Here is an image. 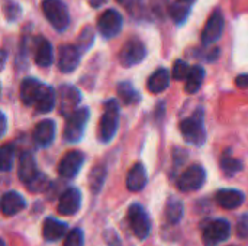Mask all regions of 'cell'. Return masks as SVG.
I'll use <instances>...</instances> for the list:
<instances>
[{
  "mask_svg": "<svg viewBox=\"0 0 248 246\" xmlns=\"http://www.w3.org/2000/svg\"><path fill=\"white\" fill-rule=\"evenodd\" d=\"M119 126V106L116 100H109L105 104V112L99 123V139L102 142H110L118 132Z\"/></svg>",
  "mask_w": 248,
  "mask_h": 246,
  "instance_id": "cell-1",
  "label": "cell"
},
{
  "mask_svg": "<svg viewBox=\"0 0 248 246\" xmlns=\"http://www.w3.org/2000/svg\"><path fill=\"white\" fill-rule=\"evenodd\" d=\"M90 117V112L87 107H81L74 110L70 116H67L65 125H64V132H62V138L67 142H78L84 133L86 125L89 122Z\"/></svg>",
  "mask_w": 248,
  "mask_h": 246,
  "instance_id": "cell-2",
  "label": "cell"
},
{
  "mask_svg": "<svg viewBox=\"0 0 248 246\" xmlns=\"http://www.w3.org/2000/svg\"><path fill=\"white\" fill-rule=\"evenodd\" d=\"M42 12L46 20L52 25L57 30L67 29L70 23V13L64 1L61 0H44L42 1Z\"/></svg>",
  "mask_w": 248,
  "mask_h": 246,
  "instance_id": "cell-3",
  "label": "cell"
},
{
  "mask_svg": "<svg viewBox=\"0 0 248 246\" xmlns=\"http://www.w3.org/2000/svg\"><path fill=\"white\" fill-rule=\"evenodd\" d=\"M128 219L134 235L141 241L147 239L151 232V220L145 209L138 203L132 204L128 210Z\"/></svg>",
  "mask_w": 248,
  "mask_h": 246,
  "instance_id": "cell-4",
  "label": "cell"
},
{
  "mask_svg": "<svg viewBox=\"0 0 248 246\" xmlns=\"http://www.w3.org/2000/svg\"><path fill=\"white\" fill-rule=\"evenodd\" d=\"M206 180V173L203 170V167L195 164L192 167H189L177 180V187L180 191L183 193H189V191H196L199 190L203 183Z\"/></svg>",
  "mask_w": 248,
  "mask_h": 246,
  "instance_id": "cell-5",
  "label": "cell"
},
{
  "mask_svg": "<svg viewBox=\"0 0 248 246\" xmlns=\"http://www.w3.org/2000/svg\"><path fill=\"white\" fill-rule=\"evenodd\" d=\"M147 55L145 45L140 39H129L124 43L119 52V61L124 67H134L140 64Z\"/></svg>",
  "mask_w": 248,
  "mask_h": 246,
  "instance_id": "cell-6",
  "label": "cell"
},
{
  "mask_svg": "<svg viewBox=\"0 0 248 246\" xmlns=\"http://www.w3.org/2000/svg\"><path fill=\"white\" fill-rule=\"evenodd\" d=\"M180 132L189 144H193L196 146H201L206 138L202 117H198V116L185 119L180 123Z\"/></svg>",
  "mask_w": 248,
  "mask_h": 246,
  "instance_id": "cell-7",
  "label": "cell"
},
{
  "mask_svg": "<svg viewBox=\"0 0 248 246\" xmlns=\"http://www.w3.org/2000/svg\"><path fill=\"white\" fill-rule=\"evenodd\" d=\"M231 235V226L227 220L218 219L206 225L203 231V241L208 246H215L225 242Z\"/></svg>",
  "mask_w": 248,
  "mask_h": 246,
  "instance_id": "cell-8",
  "label": "cell"
},
{
  "mask_svg": "<svg viewBox=\"0 0 248 246\" xmlns=\"http://www.w3.org/2000/svg\"><path fill=\"white\" fill-rule=\"evenodd\" d=\"M97 29L105 38H113L116 36L122 29V16L115 9H108L105 13L100 14L97 20Z\"/></svg>",
  "mask_w": 248,
  "mask_h": 246,
  "instance_id": "cell-9",
  "label": "cell"
},
{
  "mask_svg": "<svg viewBox=\"0 0 248 246\" xmlns=\"http://www.w3.org/2000/svg\"><path fill=\"white\" fill-rule=\"evenodd\" d=\"M81 101L80 91L73 86H61L58 90V109L62 116H70Z\"/></svg>",
  "mask_w": 248,
  "mask_h": 246,
  "instance_id": "cell-10",
  "label": "cell"
},
{
  "mask_svg": "<svg viewBox=\"0 0 248 246\" xmlns=\"http://www.w3.org/2000/svg\"><path fill=\"white\" fill-rule=\"evenodd\" d=\"M83 162H84L83 152H80V151H70L60 161L58 173L64 178H74L78 174V171L81 170Z\"/></svg>",
  "mask_w": 248,
  "mask_h": 246,
  "instance_id": "cell-11",
  "label": "cell"
},
{
  "mask_svg": "<svg viewBox=\"0 0 248 246\" xmlns=\"http://www.w3.org/2000/svg\"><path fill=\"white\" fill-rule=\"evenodd\" d=\"M81 59V52L78 46L74 45H62L60 48V54H58V67L62 72L68 74L73 72Z\"/></svg>",
  "mask_w": 248,
  "mask_h": 246,
  "instance_id": "cell-12",
  "label": "cell"
},
{
  "mask_svg": "<svg viewBox=\"0 0 248 246\" xmlns=\"http://www.w3.org/2000/svg\"><path fill=\"white\" fill-rule=\"evenodd\" d=\"M80 207H81V193L77 188L71 187L61 194L57 210L62 216H73L80 210Z\"/></svg>",
  "mask_w": 248,
  "mask_h": 246,
  "instance_id": "cell-13",
  "label": "cell"
},
{
  "mask_svg": "<svg viewBox=\"0 0 248 246\" xmlns=\"http://www.w3.org/2000/svg\"><path fill=\"white\" fill-rule=\"evenodd\" d=\"M224 32V16L219 10L214 12L209 17V20L205 25V29L202 32V42L205 45L215 43Z\"/></svg>",
  "mask_w": 248,
  "mask_h": 246,
  "instance_id": "cell-14",
  "label": "cell"
},
{
  "mask_svg": "<svg viewBox=\"0 0 248 246\" xmlns=\"http://www.w3.org/2000/svg\"><path fill=\"white\" fill-rule=\"evenodd\" d=\"M54 136H55V123L49 119L39 122L32 133L33 142L41 148L49 146L54 141Z\"/></svg>",
  "mask_w": 248,
  "mask_h": 246,
  "instance_id": "cell-15",
  "label": "cell"
},
{
  "mask_svg": "<svg viewBox=\"0 0 248 246\" xmlns=\"http://www.w3.org/2000/svg\"><path fill=\"white\" fill-rule=\"evenodd\" d=\"M25 207H26L25 199L16 191L6 193L0 200V209L4 216H15L19 212H22Z\"/></svg>",
  "mask_w": 248,
  "mask_h": 246,
  "instance_id": "cell-16",
  "label": "cell"
},
{
  "mask_svg": "<svg viewBox=\"0 0 248 246\" xmlns=\"http://www.w3.org/2000/svg\"><path fill=\"white\" fill-rule=\"evenodd\" d=\"M42 83L35 80V78H25L22 83H20V87H19V94H20V100L26 104V106H33L39 93H41V88H42Z\"/></svg>",
  "mask_w": 248,
  "mask_h": 246,
  "instance_id": "cell-17",
  "label": "cell"
},
{
  "mask_svg": "<svg viewBox=\"0 0 248 246\" xmlns=\"http://www.w3.org/2000/svg\"><path fill=\"white\" fill-rule=\"evenodd\" d=\"M17 175L19 180L25 184L32 181L38 175L36 162L31 152H23L19 158V167H17Z\"/></svg>",
  "mask_w": 248,
  "mask_h": 246,
  "instance_id": "cell-18",
  "label": "cell"
},
{
  "mask_svg": "<svg viewBox=\"0 0 248 246\" xmlns=\"http://www.w3.org/2000/svg\"><path fill=\"white\" fill-rule=\"evenodd\" d=\"M244 194L240 190L234 188H227V190H219L217 193V202L222 209L227 210H234L240 207L244 203Z\"/></svg>",
  "mask_w": 248,
  "mask_h": 246,
  "instance_id": "cell-19",
  "label": "cell"
},
{
  "mask_svg": "<svg viewBox=\"0 0 248 246\" xmlns=\"http://www.w3.org/2000/svg\"><path fill=\"white\" fill-rule=\"evenodd\" d=\"M55 97H57V94H55L54 88L44 84L42 88H41V93H39V96H38V99H36V101L33 104L35 110L38 113H42V115L49 113L55 106Z\"/></svg>",
  "mask_w": 248,
  "mask_h": 246,
  "instance_id": "cell-20",
  "label": "cell"
},
{
  "mask_svg": "<svg viewBox=\"0 0 248 246\" xmlns=\"http://www.w3.org/2000/svg\"><path fill=\"white\" fill-rule=\"evenodd\" d=\"M147 184V171L142 164H135L126 177V187L129 191H141Z\"/></svg>",
  "mask_w": 248,
  "mask_h": 246,
  "instance_id": "cell-21",
  "label": "cell"
},
{
  "mask_svg": "<svg viewBox=\"0 0 248 246\" xmlns=\"http://www.w3.org/2000/svg\"><path fill=\"white\" fill-rule=\"evenodd\" d=\"M67 233V225L57 219H45L42 225V236L49 242L61 239Z\"/></svg>",
  "mask_w": 248,
  "mask_h": 246,
  "instance_id": "cell-22",
  "label": "cell"
},
{
  "mask_svg": "<svg viewBox=\"0 0 248 246\" xmlns=\"http://www.w3.org/2000/svg\"><path fill=\"white\" fill-rule=\"evenodd\" d=\"M52 59H54L52 45L46 39L39 38L36 48H35V64L38 67L46 68L52 64Z\"/></svg>",
  "mask_w": 248,
  "mask_h": 246,
  "instance_id": "cell-23",
  "label": "cell"
},
{
  "mask_svg": "<svg viewBox=\"0 0 248 246\" xmlns=\"http://www.w3.org/2000/svg\"><path fill=\"white\" fill-rule=\"evenodd\" d=\"M170 84V72L169 70L166 68H160L157 70L150 78H148V90L154 94H158V93H163Z\"/></svg>",
  "mask_w": 248,
  "mask_h": 246,
  "instance_id": "cell-24",
  "label": "cell"
},
{
  "mask_svg": "<svg viewBox=\"0 0 248 246\" xmlns=\"http://www.w3.org/2000/svg\"><path fill=\"white\" fill-rule=\"evenodd\" d=\"M203 78H205V70L201 67V65H195L190 68L187 77H186V86H185V90L189 93V94H193L196 93L202 83H203Z\"/></svg>",
  "mask_w": 248,
  "mask_h": 246,
  "instance_id": "cell-25",
  "label": "cell"
},
{
  "mask_svg": "<svg viewBox=\"0 0 248 246\" xmlns=\"http://www.w3.org/2000/svg\"><path fill=\"white\" fill-rule=\"evenodd\" d=\"M166 217H167L169 223H171V225H177L182 220V217H183V203L179 199H176V197L169 199L167 207H166Z\"/></svg>",
  "mask_w": 248,
  "mask_h": 246,
  "instance_id": "cell-26",
  "label": "cell"
},
{
  "mask_svg": "<svg viewBox=\"0 0 248 246\" xmlns=\"http://www.w3.org/2000/svg\"><path fill=\"white\" fill-rule=\"evenodd\" d=\"M118 94L125 104H135L141 100L140 93L134 88V86L131 83H126V81H124L118 86Z\"/></svg>",
  "mask_w": 248,
  "mask_h": 246,
  "instance_id": "cell-27",
  "label": "cell"
},
{
  "mask_svg": "<svg viewBox=\"0 0 248 246\" xmlns=\"http://www.w3.org/2000/svg\"><path fill=\"white\" fill-rule=\"evenodd\" d=\"M15 161V146L12 144H4L0 146V171H10Z\"/></svg>",
  "mask_w": 248,
  "mask_h": 246,
  "instance_id": "cell-28",
  "label": "cell"
},
{
  "mask_svg": "<svg viewBox=\"0 0 248 246\" xmlns=\"http://www.w3.org/2000/svg\"><path fill=\"white\" fill-rule=\"evenodd\" d=\"M190 7H192L190 3L183 1V0H176V1L171 3V6H170V16H171L177 23H182V22L187 17Z\"/></svg>",
  "mask_w": 248,
  "mask_h": 246,
  "instance_id": "cell-29",
  "label": "cell"
},
{
  "mask_svg": "<svg viewBox=\"0 0 248 246\" xmlns=\"http://www.w3.org/2000/svg\"><path fill=\"white\" fill-rule=\"evenodd\" d=\"M106 178V170L103 167H96L92 173H90V177H89V183H90V188L97 193L102 186H103V181Z\"/></svg>",
  "mask_w": 248,
  "mask_h": 246,
  "instance_id": "cell-30",
  "label": "cell"
},
{
  "mask_svg": "<svg viewBox=\"0 0 248 246\" xmlns=\"http://www.w3.org/2000/svg\"><path fill=\"white\" fill-rule=\"evenodd\" d=\"M221 167L228 175H232V174L241 171V168H243L241 162L235 158H231V157H224L221 161Z\"/></svg>",
  "mask_w": 248,
  "mask_h": 246,
  "instance_id": "cell-31",
  "label": "cell"
},
{
  "mask_svg": "<svg viewBox=\"0 0 248 246\" xmlns=\"http://www.w3.org/2000/svg\"><path fill=\"white\" fill-rule=\"evenodd\" d=\"M84 245V235L80 229H73L67 238L64 239V246H83Z\"/></svg>",
  "mask_w": 248,
  "mask_h": 246,
  "instance_id": "cell-32",
  "label": "cell"
},
{
  "mask_svg": "<svg viewBox=\"0 0 248 246\" xmlns=\"http://www.w3.org/2000/svg\"><path fill=\"white\" fill-rule=\"evenodd\" d=\"M22 10L20 6L17 3H15L13 0H7L4 3V14L7 17V20H16L20 16Z\"/></svg>",
  "mask_w": 248,
  "mask_h": 246,
  "instance_id": "cell-33",
  "label": "cell"
},
{
  "mask_svg": "<svg viewBox=\"0 0 248 246\" xmlns=\"http://www.w3.org/2000/svg\"><path fill=\"white\" fill-rule=\"evenodd\" d=\"M189 71H190V67L183 59H177L173 67V77L176 80H186Z\"/></svg>",
  "mask_w": 248,
  "mask_h": 246,
  "instance_id": "cell-34",
  "label": "cell"
},
{
  "mask_svg": "<svg viewBox=\"0 0 248 246\" xmlns=\"http://www.w3.org/2000/svg\"><path fill=\"white\" fill-rule=\"evenodd\" d=\"M46 184H48L46 177H45V175H42L41 173H38V175H36L32 181H29L26 186H28V188H29L31 191L38 193V191H42V190L46 187Z\"/></svg>",
  "mask_w": 248,
  "mask_h": 246,
  "instance_id": "cell-35",
  "label": "cell"
},
{
  "mask_svg": "<svg viewBox=\"0 0 248 246\" xmlns=\"http://www.w3.org/2000/svg\"><path fill=\"white\" fill-rule=\"evenodd\" d=\"M81 38H80V43H81V46L86 49V48H89L90 46V43L94 41V33L92 32V29L90 28H87V29H84V32L80 35Z\"/></svg>",
  "mask_w": 248,
  "mask_h": 246,
  "instance_id": "cell-36",
  "label": "cell"
},
{
  "mask_svg": "<svg viewBox=\"0 0 248 246\" xmlns=\"http://www.w3.org/2000/svg\"><path fill=\"white\" fill-rule=\"evenodd\" d=\"M238 235L243 239L248 236V215H243L238 220Z\"/></svg>",
  "mask_w": 248,
  "mask_h": 246,
  "instance_id": "cell-37",
  "label": "cell"
},
{
  "mask_svg": "<svg viewBox=\"0 0 248 246\" xmlns=\"http://www.w3.org/2000/svg\"><path fill=\"white\" fill-rule=\"evenodd\" d=\"M6 129H7V119H6L4 113L0 112V138L4 135Z\"/></svg>",
  "mask_w": 248,
  "mask_h": 246,
  "instance_id": "cell-38",
  "label": "cell"
},
{
  "mask_svg": "<svg viewBox=\"0 0 248 246\" xmlns=\"http://www.w3.org/2000/svg\"><path fill=\"white\" fill-rule=\"evenodd\" d=\"M235 83H237V86H238V87H241V88H246V87H248V74H244V75L237 77Z\"/></svg>",
  "mask_w": 248,
  "mask_h": 246,
  "instance_id": "cell-39",
  "label": "cell"
},
{
  "mask_svg": "<svg viewBox=\"0 0 248 246\" xmlns=\"http://www.w3.org/2000/svg\"><path fill=\"white\" fill-rule=\"evenodd\" d=\"M119 1V4H122L124 7H126V9H132L135 4H138V1L140 0H118Z\"/></svg>",
  "mask_w": 248,
  "mask_h": 246,
  "instance_id": "cell-40",
  "label": "cell"
},
{
  "mask_svg": "<svg viewBox=\"0 0 248 246\" xmlns=\"http://www.w3.org/2000/svg\"><path fill=\"white\" fill-rule=\"evenodd\" d=\"M89 1V4L92 6V7H100L102 4H105L108 0H87Z\"/></svg>",
  "mask_w": 248,
  "mask_h": 246,
  "instance_id": "cell-41",
  "label": "cell"
},
{
  "mask_svg": "<svg viewBox=\"0 0 248 246\" xmlns=\"http://www.w3.org/2000/svg\"><path fill=\"white\" fill-rule=\"evenodd\" d=\"M183 1H187V3H190V4H193V3H195V0H183Z\"/></svg>",
  "mask_w": 248,
  "mask_h": 246,
  "instance_id": "cell-42",
  "label": "cell"
},
{
  "mask_svg": "<svg viewBox=\"0 0 248 246\" xmlns=\"http://www.w3.org/2000/svg\"><path fill=\"white\" fill-rule=\"evenodd\" d=\"M0 246H6V244H4V242H3L1 239H0Z\"/></svg>",
  "mask_w": 248,
  "mask_h": 246,
  "instance_id": "cell-43",
  "label": "cell"
},
{
  "mask_svg": "<svg viewBox=\"0 0 248 246\" xmlns=\"http://www.w3.org/2000/svg\"><path fill=\"white\" fill-rule=\"evenodd\" d=\"M0 90H1V87H0Z\"/></svg>",
  "mask_w": 248,
  "mask_h": 246,
  "instance_id": "cell-44",
  "label": "cell"
}]
</instances>
